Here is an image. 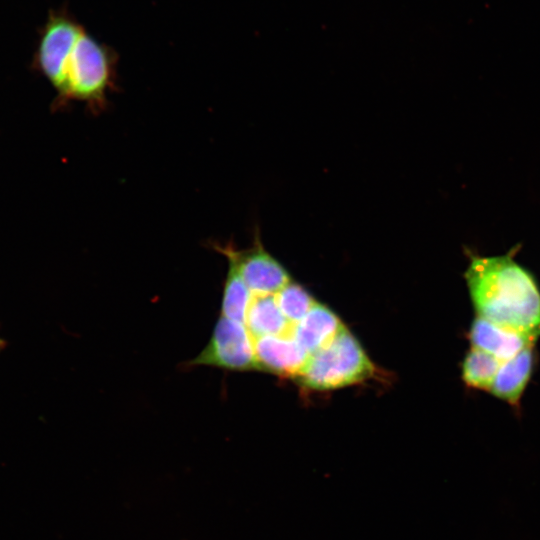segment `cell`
Wrapping results in <instances>:
<instances>
[{
  "mask_svg": "<svg viewBox=\"0 0 540 540\" xmlns=\"http://www.w3.org/2000/svg\"><path fill=\"white\" fill-rule=\"evenodd\" d=\"M465 277L478 316L540 335V292L533 277L509 255L474 257Z\"/></svg>",
  "mask_w": 540,
  "mask_h": 540,
  "instance_id": "cell-1",
  "label": "cell"
},
{
  "mask_svg": "<svg viewBox=\"0 0 540 540\" xmlns=\"http://www.w3.org/2000/svg\"><path fill=\"white\" fill-rule=\"evenodd\" d=\"M117 68V52L85 30L69 57L53 108L61 110L79 102L93 115L103 113L108 108L109 94L117 90Z\"/></svg>",
  "mask_w": 540,
  "mask_h": 540,
  "instance_id": "cell-2",
  "label": "cell"
},
{
  "mask_svg": "<svg viewBox=\"0 0 540 540\" xmlns=\"http://www.w3.org/2000/svg\"><path fill=\"white\" fill-rule=\"evenodd\" d=\"M375 367L359 341L345 328L328 345L310 354L294 378L313 390H332L360 383Z\"/></svg>",
  "mask_w": 540,
  "mask_h": 540,
  "instance_id": "cell-3",
  "label": "cell"
},
{
  "mask_svg": "<svg viewBox=\"0 0 540 540\" xmlns=\"http://www.w3.org/2000/svg\"><path fill=\"white\" fill-rule=\"evenodd\" d=\"M86 29L65 7L49 11L39 31L32 68L61 90L69 57Z\"/></svg>",
  "mask_w": 540,
  "mask_h": 540,
  "instance_id": "cell-4",
  "label": "cell"
},
{
  "mask_svg": "<svg viewBox=\"0 0 540 540\" xmlns=\"http://www.w3.org/2000/svg\"><path fill=\"white\" fill-rule=\"evenodd\" d=\"M185 365L228 371L257 370L254 338L244 323L220 315L207 345Z\"/></svg>",
  "mask_w": 540,
  "mask_h": 540,
  "instance_id": "cell-5",
  "label": "cell"
},
{
  "mask_svg": "<svg viewBox=\"0 0 540 540\" xmlns=\"http://www.w3.org/2000/svg\"><path fill=\"white\" fill-rule=\"evenodd\" d=\"M253 245L240 250L232 242H211L215 251L224 255L238 270L253 295L276 294L291 280L285 268L263 247L258 230Z\"/></svg>",
  "mask_w": 540,
  "mask_h": 540,
  "instance_id": "cell-6",
  "label": "cell"
},
{
  "mask_svg": "<svg viewBox=\"0 0 540 540\" xmlns=\"http://www.w3.org/2000/svg\"><path fill=\"white\" fill-rule=\"evenodd\" d=\"M254 352L257 370L293 378L310 356L291 334L254 338Z\"/></svg>",
  "mask_w": 540,
  "mask_h": 540,
  "instance_id": "cell-7",
  "label": "cell"
},
{
  "mask_svg": "<svg viewBox=\"0 0 540 540\" xmlns=\"http://www.w3.org/2000/svg\"><path fill=\"white\" fill-rule=\"evenodd\" d=\"M537 338L538 335L505 328L480 316L474 319L469 332L473 348L492 354L502 362L534 345Z\"/></svg>",
  "mask_w": 540,
  "mask_h": 540,
  "instance_id": "cell-8",
  "label": "cell"
},
{
  "mask_svg": "<svg viewBox=\"0 0 540 540\" xmlns=\"http://www.w3.org/2000/svg\"><path fill=\"white\" fill-rule=\"evenodd\" d=\"M345 328L332 310L316 302L309 312L292 326L290 334L304 350L312 354L328 345Z\"/></svg>",
  "mask_w": 540,
  "mask_h": 540,
  "instance_id": "cell-9",
  "label": "cell"
},
{
  "mask_svg": "<svg viewBox=\"0 0 540 540\" xmlns=\"http://www.w3.org/2000/svg\"><path fill=\"white\" fill-rule=\"evenodd\" d=\"M533 345L502 362L490 391L511 405H518L533 367Z\"/></svg>",
  "mask_w": 540,
  "mask_h": 540,
  "instance_id": "cell-10",
  "label": "cell"
},
{
  "mask_svg": "<svg viewBox=\"0 0 540 540\" xmlns=\"http://www.w3.org/2000/svg\"><path fill=\"white\" fill-rule=\"evenodd\" d=\"M245 325L253 338L286 335L292 329L277 304L275 294L253 295Z\"/></svg>",
  "mask_w": 540,
  "mask_h": 540,
  "instance_id": "cell-11",
  "label": "cell"
},
{
  "mask_svg": "<svg viewBox=\"0 0 540 540\" xmlns=\"http://www.w3.org/2000/svg\"><path fill=\"white\" fill-rule=\"evenodd\" d=\"M253 294L245 284L236 267L228 262L224 282L221 315L245 324L246 314Z\"/></svg>",
  "mask_w": 540,
  "mask_h": 540,
  "instance_id": "cell-12",
  "label": "cell"
},
{
  "mask_svg": "<svg viewBox=\"0 0 540 540\" xmlns=\"http://www.w3.org/2000/svg\"><path fill=\"white\" fill-rule=\"evenodd\" d=\"M501 364L492 354L472 348L462 363V379L469 387L490 390Z\"/></svg>",
  "mask_w": 540,
  "mask_h": 540,
  "instance_id": "cell-13",
  "label": "cell"
},
{
  "mask_svg": "<svg viewBox=\"0 0 540 540\" xmlns=\"http://www.w3.org/2000/svg\"><path fill=\"white\" fill-rule=\"evenodd\" d=\"M275 298L281 312L292 326L298 323L316 303L302 286L291 281L275 294Z\"/></svg>",
  "mask_w": 540,
  "mask_h": 540,
  "instance_id": "cell-14",
  "label": "cell"
},
{
  "mask_svg": "<svg viewBox=\"0 0 540 540\" xmlns=\"http://www.w3.org/2000/svg\"><path fill=\"white\" fill-rule=\"evenodd\" d=\"M5 342L2 338H0V349L4 348Z\"/></svg>",
  "mask_w": 540,
  "mask_h": 540,
  "instance_id": "cell-15",
  "label": "cell"
}]
</instances>
